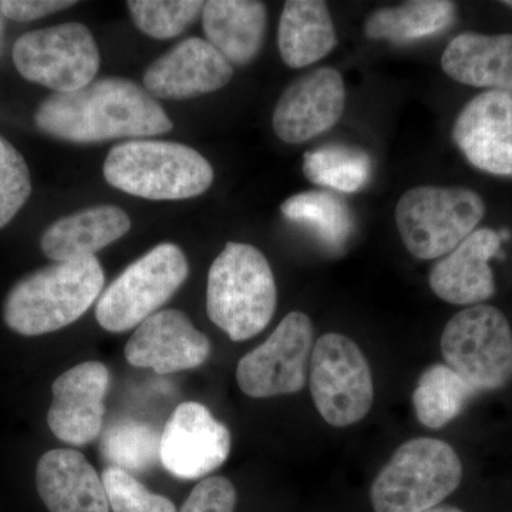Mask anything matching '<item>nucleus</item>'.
<instances>
[{
	"label": "nucleus",
	"instance_id": "423d86ee",
	"mask_svg": "<svg viewBox=\"0 0 512 512\" xmlns=\"http://www.w3.org/2000/svg\"><path fill=\"white\" fill-rule=\"evenodd\" d=\"M485 204L463 187L421 185L397 202L396 225L404 247L421 261L440 259L476 231Z\"/></svg>",
	"mask_w": 512,
	"mask_h": 512
},
{
	"label": "nucleus",
	"instance_id": "bb28decb",
	"mask_svg": "<svg viewBox=\"0 0 512 512\" xmlns=\"http://www.w3.org/2000/svg\"><path fill=\"white\" fill-rule=\"evenodd\" d=\"M303 174L319 187L352 194L369 183L372 160L359 148L330 144L305 154Z\"/></svg>",
	"mask_w": 512,
	"mask_h": 512
},
{
	"label": "nucleus",
	"instance_id": "cd10ccee",
	"mask_svg": "<svg viewBox=\"0 0 512 512\" xmlns=\"http://www.w3.org/2000/svg\"><path fill=\"white\" fill-rule=\"evenodd\" d=\"M161 433L147 421L124 419L111 424L101 439V456L110 467L147 471L160 461Z\"/></svg>",
	"mask_w": 512,
	"mask_h": 512
},
{
	"label": "nucleus",
	"instance_id": "393cba45",
	"mask_svg": "<svg viewBox=\"0 0 512 512\" xmlns=\"http://www.w3.org/2000/svg\"><path fill=\"white\" fill-rule=\"evenodd\" d=\"M478 396L446 363H436L421 373L413 392L417 420L427 429L439 430L456 420L468 403Z\"/></svg>",
	"mask_w": 512,
	"mask_h": 512
},
{
	"label": "nucleus",
	"instance_id": "39448f33",
	"mask_svg": "<svg viewBox=\"0 0 512 512\" xmlns=\"http://www.w3.org/2000/svg\"><path fill=\"white\" fill-rule=\"evenodd\" d=\"M464 464L447 441L417 437L394 451L379 471L370 501L375 512H423L458 490Z\"/></svg>",
	"mask_w": 512,
	"mask_h": 512
},
{
	"label": "nucleus",
	"instance_id": "1a4fd4ad",
	"mask_svg": "<svg viewBox=\"0 0 512 512\" xmlns=\"http://www.w3.org/2000/svg\"><path fill=\"white\" fill-rule=\"evenodd\" d=\"M309 389L322 419L349 427L365 419L375 402L372 369L359 345L340 333H325L313 346Z\"/></svg>",
	"mask_w": 512,
	"mask_h": 512
},
{
	"label": "nucleus",
	"instance_id": "f8f14e48",
	"mask_svg": "<svg viewBox=\"0 0 512 512\" xmlns=\"http://www.w3.org/2000/svg\"><path fill=\"white\" fill-rule=\"evenodd\" d=\"M231 441L228 427L215 419L208 407L181 403L161 433L160 461L174 477L198 480L228 460Z\"/></svg>",
	"mask_w": 512,
	"mask_h": 512
},
{
	"label": "nucleus",
	"instance_id": "7c9ffc66",
	"mask_svg": "<svg viewBox=\"0 0 512 512\" xmlns=\"http://www.w3.org/2000/svg\"><path fill=\"white\" fill-rule=\"evenodd\" d=\"M32 194L28 164L22 154L0 137V228L15 218Z\"/></svg>",
	"mask_w": 512,
	"mask_h": 512
},
{
	"label": "nucleus",
	"instance_id": "5701e85b",
	"mask_svg": "<svg viewBox=\"0 0 512 512\" xmlns=\"http://www.w3.org/2000/svg\"><path fill=\"white\" fill-rule=\"evenodd\" d=\"M278 46L292 69L325 59L338 46L328 5L322 0H288L279 20Z\"/></svg>",
	"mask_w": 512,
	"mask_h": 512
},
{
	"label": "nucleus",
	"instance_id": "72a5a7b5",
	"mask_svg": "<svg viewBox=\"0 0 512 512\" xmlns=\"http://www.w3.org/2000/svg\"><path fill=\"white\" fill-rule=\"evenodd\" d=\"M423 512H466L461 510V508L456 507V505H448V504H440L437 507L430 508V510Z\"/></svg>",
	"mask_w": 512,
	"mask_h": 512
},
{
	"label": "nucleus",
	"instance_id": "6ab92c4d",
	"mask_svg": "<svg viewBox=\"0 0 512 512\" xmlns=\"http://www.w3.org/2000/svg\"><path fill=\"white\" fill-rule=\"evenodd\" d=\"M35 478L49 512H110L103 481L80 451H47L37 461Z\"/></svg>",
	"mask_w": 512,
	"mask_h": 512
},
{
	"label": "nucleus",
	"instance_id": "f03ea898",
	"mask_svg": "<svg viewBox=\"0 0 512 512\" xmlns=\"http://www.w3.org/2000/svg\"><path fill=\"white\" fill-rule=\"evenodd\" d=\"M104 272L96 256L55 262L20 279L3 303V320L18 335H47L72 325L100 298Z\"/></svg>",
	"mask_w": 512,
	"mask_h": 512
},
{
	"label": "nucleus",
	"instance_id": "0eeeda50",
	"mask_svg": "<svg viewBox=\"0 0 512 512\" xmlns=\"http://www.w3.org/2000/svg\"><path fill=\"white\" fill-rule=\"evenodd\" d=\"M441 356L478 394L512 384V325L490 303L461 309L444 326Z\"/></svg>",
	"mask_w": 512,
	"mask_h": 512
},
{
	"label": "nucleus",
	"instance_id": "473e14b6",
	"mask_svg": "<svg viewBox=\"0 0 512 512\" xmlns=\"http://www.w3.org/2000/svg\"><path fill=\"white\" fill-rule=\"evenodd\" d=\"M74 5L76 2L67 0H5L0 2V12L16 22H32Z\"/></svg>",
	"mask_w": 512,
	"mask_h": 512
},
{
	"label": "nucleus",
	"instance_id": "ddd939ff",
	"mask_svg": "<svg viewBox=\"0 0 512 512\" xmlns=\"http://www.w3.org/2000/svg\"><path fill=\"white\" fill-rule=\"evenodd\" d=\"M345 101V82L338 70H312L279 97L272 116L276 136L288 144L313 140L338 124Z\"/></svg>",
	"mask_w": 512,
	"mask_h": 512
},
{
	"label": "nucleus",
	"instance_id": "4be33fe9",
	"mask_svg": "<svg viewBox=\"0 0 512 512\" xmlns=\"http://www.w3.org/2000/svg\"><path fill=\"white\" fill-rule=\"evenodd\" d=\"M265 3L254 0H210L202 10L205 36L231 64L245 66L264 45Z\"/></svg>",
	"mask_w": 512,
	"mask_h": 512
},
{
	"label": "nucleus",
	"instance_id": "a878e982",
	"mask_svg": "<svg viewBox=\"0 0 512 512\" xmlns=\"http://www.w3.org/2000/svg\"><path fill=\"white\" fill-rule=\"evenodd\" d=\"M281 211L286 220L311 229L330 248L345 245L355 227L349 205L330 191L293 195L281 205Z\"/></svg>",
	"mask_w": 512,
	"mask_h": 512
},
{
	"label": "nucleus",
	"instance_id": "f3484780",
	"mask_svg": "<svg viewBox=\"0 0 512 512\" xmlns=\"http://www.w3.org/2000/svg\"><path fill=\"white\" fill-rule=\"evenodd\" d=\"M234 67L208 40L190 37L157 59L144 74V89L164 100H185L217 92Z\"/></svg>",
	"mask_w": 512,
	"mask_h": 512
},
{
	"label": "nucleus",
	"instance_id": "c756f323",
	"mask_svg": "<svg viewBox=\"0 0 512 512\" xmlns=\"http://www.w3.org/2000/svg\"><path fill=\"white\" fill-rule=\"evenodd\" d=\"M110 511L113 512H177L173 501L151 493L136 477L117 467L104 468L101 474Z\"/></svg>",
	"mask_w": 512,
	"mask_h": 512
},
{
	"label": "nucleus",
	"instance_id": "f704fd0d",
	"mask_svg": "<svg viewBox=\"0 0 512 512\" xmlns=\"http://www.w3.org/2000/svg\"><path fill=\"white\" fill-rule=\"evenodd\" d=\"M505 6H510V8H512V0L511 2H503Z\"/></svg>",
	"mask_w": 512,
	"mask_h": 512
},
{
	"label": "nucleus",
	"instance_id": "a211bd4d",
	"mask_svg": "<svg viewBox=\"0 0 512 512\" xmlns=\"http://www.w3.org/2000/svg\"><path fill=\"white\" fill-rule=\"evenodd\" d=\"M501 244L500 234L494 229H476L431 266V291L441 301L464 308L490 301L495 295L491 261L500 255Z\"/></svg>",
	"mask_w": 512,
	"mask_h": 512
},
{
	"label": "nucleus",
	"instance_id": "2eb2a0df",
	"mask_svg": "<svg viewBox=\"0 0 512 512\" xmlns=\"http://www.w3.org/2000/svg\"><path fill=\"white\" fill-rule=\"evenodd\" d=\"M453 140L478 170L512 177V92L487 90L468 101L454 123Z\"/></svg>",
	"mask_w": 512,
	"mask_h": 512
},
{
	"label": "nucleus",
	"instance_id": "2f4dec72",
	"mask_svg": "<svg viewBox=\"0 0 512 512\" xmlns=\"http://www.w3.org/2000/svg\"><path fill=\"white\" fill-rule=\"evenodd\" d=\"M237 490L228 478L214 476L195 485L180 512H234Z\"/></svg>",
	"mask_w": 512,
	"mask_h": 512
},
{
	"label": "nucleus",
	"instance_id": "aec40b11",
	"mask_svg": "<svg viewBox=\"0 0 512 512\" xmlns=\"http://www.w3.org/2000/svg\"><path fill=\"white\" fill-rule=\"evenodd\" d=\"M441 67L454 82L512 92V35L461 33L448 43Z\"/></svg>",
	"mask_w": 512,
	"mask_h": 512
},
{
	"label": "nucleus",
	"instance_id": "20e7f679",
	"mask_svg": "<svg viewBox=\"0 0 512 512\" xmlns=\"http://www.w3.org/2000/svg\"><path fill=\"white\" fill-rule=\"evenodd\" d=\"M103 171L117 190L153 201L198 197L214 181L211 164L194 148L174 141L119 144L111 148Z\"/></svg>",
	"mask_w": 512,
	"mask_h": 512
},
{
	"label": "nucleus",
	"instance_id": "f257e3e1",
	"mask_svg": "<svg viewBox=\"0 0 512 512\" xmlns=\"http://www.w3.org/2000/svg\"><path fill=\"white\" fill-rule=\"evenodd\" d=\"M35 121L49 136L83 144L153 137L173 128L157 100L123 77H106L76 92L53 93L40 104Z\"/></svg>",
	"mask_w": 512,
	"mask_h": 512
},
{
	"label": "nucleus",
	"instance_id": "6e6552de",
	"mask_svg": "<svg viewBox=\"0 0 512 512\" xmlns=\"http://www.w3.org/2000/svg\"><path fill=\"white\" fill-rule=\"evenodd\" d=\"M190 272L184 252L174 244H160L124 269L101 293L96 319L113 333L138 328L173 298Z\"/></svg>",
	"mask_w": 512,
	"mask_h": 512
},
{
	"label": "nucleus",
	"instance_id": "b1692460",
	"mask_svg": "<svg viewBox=\"0 0 512 512\" xmlns=\"http://www.w3.org/2000/svg\"><path fill=\"white\" fill-rule=\"evenodd\" d=\"M456 3L448 0H412L393 8L376 10L365 23L369 39L409 45L440 35L456 23Z\"/></svg>",
	"mask_w": 512,
	"mask_h": 512
},
{
	"label": "nucleus",
	"instance_id": "c85d7f7f",
	"mask_svg": "<svg viewBox=\"0 0 512 512\" xmlns=\"http://www.w3.org/2000/svg\"><path fill=\"white\" fill-rule=\"evenodd\" d=\"M131 18L141 32L154 39L180 36L204 10L201 0H131Z\"/></svg>",
	"mask_w": 512,
	"mask_h": 512
},
{
	"label": "nucleus",
	"instance_id": "412c9836",
	"mask_svg": "<svg viewBox=\"0 0 512 512\" xmlns=\"http://www.w3.org/2000/svg\"><path fill=\"white\" fill-rule=\"evenodd\" d=\"M131 228L130 217L119 207L99 205L60 218L42 235V251L55 262L94 256Z\"/></svg>",
	"mask_w": 512,
	"mask_h": 512
},
{
	"label": "nucleus",
	"instance_id": "9b49d317",
	"mask_svg": "<svg viewBox=\"0 0 512 512\" xmlns=\"http://www.w3.org/2000/svg\"><path fill=\"white\" fill-rule=\"evenodd\" d=\"M315 328L302 312H291L272 335L238 362L239 389L252 399L301 392L309 375Z\"/></svg>",
	"mask_w": 512,
	"mask_h": 512
},
{
	"label": "nucleus",
	"instance_id": "4468645a",
	"mask_svg": "<svg viewBox=\"0 0 512 512\" xmlns=\"http://www.w3.org/2000/svg\"><path fill=\"white\" fill-rule=\"evenodd\" d=\"M109 386V369L100 362L80 363L57 377L47 412V424L57 439L80 447L100 436Z\"/></svg>",
	"mask_w": 512,
	"mask_h": 512
},
{
	"label": "nucleus",
	"instance_id": "9d476101",
	"mask_svg": "<svg viewBox=\"0 0 512 512\" xmlns=\"http://www.w3.org/2000/svg\"><path fill=\"white\" fill-rule=\"evenodd\" d=\"M13 63L29 82L55 93H70L93 82L100 53L92 32L72 22L19 37L13 46Z\"/></svg>",
	"mask_w": 512,
	"mask_h": 512
},
{
	"label": "nucleus",
	"instance_id": "7ed1b4c3",
	"mask_svg": "<svg viewBox=\"0 0 512 512\" xmlns=\"http://www.w3.org/2000/svg\"><path fill=\"white\" fill-rule=\"evenodd\" d=\"M278 303L275 276L254 245L228 242L208 272L207 313L232 342L255 338Z\"/></svg>",
	"mask_w": 512,
	"mask_h": 512
},
{
	"label": "nucleus",
	"instance_id": "dca6fc26",
	"mask_svg": "<svg viewBox=\"0 0 512 512\" xmlns=\"http://www.w3.org/2000/svg\"><path fill=\"white\" fill-rule=\"evenodd\" d=\"M127 362L160 375L195 369L207 362L211 342L177 309L154 313L128 339Z\"/></svg>",
	"mask_w": 512,
	"mask_h": 512
}]
</instances>
